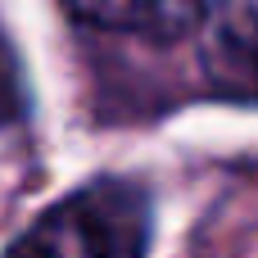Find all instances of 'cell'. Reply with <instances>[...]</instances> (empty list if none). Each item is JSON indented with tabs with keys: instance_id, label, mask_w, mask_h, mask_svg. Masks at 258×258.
Masks as SVG:
<instances>
[{
	"instance_id": "6da1fadb",
	"label": "cell",
	"mask_w": 258,
	"mask_h": 258,
	"mask_svg": "<svg viewBox=\"0 0 258 258\" xmlns=\"http://www.w3.org/2000/svg\"><path fill=\"white\" fill-rule=\"evenodd\" d=\"M150 200L132 181H91L45 209L5 258H145Z\"/></svg>"
},
{
	"instance_id": "7a4b0ae2",
	"label": "cell",
	"mask_w": 258,
	"mask_h": 258,
	"mask_svg": "<svg viewBox=\"0 0 258 258\" xmlns=\"http://www.w3.org/2000/svg\"><path fill=\"white\" fill-rule=\"evenodd\" d=\"M63 5L100 32H127L159 45H172L204 23V0H63Z\"/></svg>"
},
{
	"instance_id": "3957f363",
	"label": "cell",
	"mask_w": 258,
	"mask_h": 258,
	"mask_svg": "<svg viewBox=\"0 0 258 258\" xmlns=\"http://www.w3.org/2000/svg\"><path fill=\"white\" fill-rule=\"evenodd\" d=\"M204 68L222 91L258 100V14L236 9L213 27L204 45Z\"/></svg>"
},
{
	"instance_id": "277c9868",
	"label": "cell",
	"mask_w": 258,
	"mask_h": 258,
	"mask_svg": "<svg viewBox=\"0 0 258 258\" xmlns=\"http://www.w3.org/2000/svg\"><path fill=\"white\" fill-rule=\"evenodd\" d=\"M18 77H14V63H9V54H5V45H0V122L5 118H14L18 113Z\"/></svg>"
}]
</instances>
